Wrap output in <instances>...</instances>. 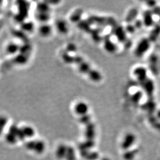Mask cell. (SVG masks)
Returning <instances> with one entry per match:
<instances>
[{
    "mask_svg": "<svg viewBox=\"0 0 160 160\" xmlns=\"http://www.w3.org/2000/svg\"><path fill=\"white\" fill-rule=\"evenodd\" d=\"M143 23L142 21L140 20H136L135 22H134V24L133 25L135 26L136 29H140L142 26H143Z\"/></svg>",
    "mask_w": 160,
    "mask_h": 160,
    "instance_id": "cell-30",
    "label": "cell"
},
{
    "mask_svg": "<svg viewBox=\"0 0 160 160\" xmlns=\"http://www.w3.org/2000/svg\"><path fill=\"white\" fill-rule=\"evenodd\" d=\"M149 68L152 74L158 75L160 73V61L158 56L152 53L148 58Z\"/></svg>",
    "mask_w": 160,
    "mask_h": 160,
    "instance_id": "cell-4",
    "label": "cell"
},
{
    "mask_svg": "<svg viewBox=\"0 0 160 160\" xmlns=\"http://www.w3.org/2000/svg\"><path fill=\"white\" fill-rule=\"evenodd\" d=\"M146 3H147V5L148 6V7L153 8L156 6L157 2L155 1H147Z\"/></svg>",
    "mask_w": 160,
    "mask_h": 160,
    "instance_id": "cell-32",
    "label": "cell"
},
{
    "mask_svg": "<svg viewBox=\"0 0 160 160\" xmlns=\"http://www.w3.org/2000/svg\"><path fill=\"white\" fill-rule=\"evenodd\" d=\"M142 92L141 91H138L135 92L134 94H133L131 96L132 102L134 104H138L139 103V102L141 101L142 97Z\"/></svg>",
    "mask_w": 160,
    "mask_h": 160,
    "instance_id": "cell-22",
    "label": "cell"
},
{
    "mask_svg": "<svg viewBox=\"0 0 160 160\" xmlns=\"http://www.w3.org/2000/svg\"><path fill=\"white\" fill-rule=\"evenodd\" d=\"M102 28H98L96 29H92L90 33L92 34V38L93 40H94L96 42H100L101 40H103V38H102L100 35V33H102Z\"/></svg>",
    "mask_w": 160,
    "mask_h": 160,
    "instance_id": "cell-17",
    "label": "cell"
},
{
    "mask_svg": "<svg viewBox=\"0 0 160 160\" xmlns=\"http://www.w3.org/2000/svg\"><path fill=\"white\" fill-rule=\"evenodd\" d=\"M136 141V137L134 134L129 133L126 134L123 138L121 144L122 148L124 150H128L134 144Z\"/></svg>",
    "mask_w": 160,
    "mask_h": 160,
    "instance_id": "cell-6",
    "label": "cell"
},
{
    "mask_svg": "<svg viewBox=\"0 0 160 160\" xmlns=\"http://www.w3.org/2000/svg\"><path fill=\"white\" fill-rule=\"evenodd\" d=\"M7 124V119L5 118H0V135L3 131L4 127Z\"/></svg>",
    "mask_w": 160,
    "mask_h": 160,
    "instance_id": "cell-28",
    "label": "cell"
},
{
    "mask_svg": "<svg viewBox=\"0 0 160 160\" xmlns=\"http://www.w3.org/2000/svg\"><path fill=\"white\" fill-rule=\"evenodd\" d=\"M135 30H136V28H135V26L132 24H128L126 26V28H125L126 32H128L130 34L133 33L135 32Z\"/></svg>",
    "mask_w": 160,
    "mask_h": 160,
    "instance_id": "cell-27",
    "label": "cell"
},
{
    "mask_svg": "<svg viewBox=\"0 0 160 160\" xmlns=\"http://www.w3.org/2000/svg\"><path fill=\"white\" fill-rule=\"evenodd\" d=\"M151 42L148 38H143L139 41L135 50V55L138 58L142 57L148 51L150 47Z\"/></svg>",
    "mask_w": 160,
    "mask_h": 160,
    "instance_id": "cell-3",
    "label": "cell"
},
{
    "mask_svg": "<svg viewBox=\"0 0 160 160\" xmlns=\"http://www.w3.org/2000/svg\"><path fill=\"white\" fill-rule=\"evenodd\" d=\"M66 160H76V155L74 149L71 147H68L67 152L65 158Z\"/></svg>",
    "mask_w": 160,
    "mask_h": 160,
    "instance_id": "cell-20",
    "label": "cell"
},
{
    "mask_svg": "<svg viewBox=\"0 0 160 160\" xmlns=\"http://www.w3.org/2000/svg\"><path fill=\"white\" fill-rule=\"evenodd\" d=\"M26 148L36 154L41 155L45 152L46 145L43 141L40 140H32L26 143Z\"/></svg>",
    "mask_w": 160,
    "mask_h": 160,
    "instance_id": "cell-2",
    "label": "cell"
},
{
    "mask_svg": "<svg viewBox=\"0 0 160 160\" xmlns=\"http://www.w3.org/2000/svg\"><path fill=\"white\" fill-rule=\"evenodd\" d=\"M138 14V11L137 8H132L129 12H128L126 17H125V22L128 24H131L132 22L136 20V18Z\"/></svg>",
    "mask_w": 160,
    "mask_h": 160,
    "instance_id": "cell-15",
    "label": "cell"
},
{
    "mask_svg": "<svg viewBox=\"0 0 160 160\" xmlns=\"http://www.w3.org/2000/svg\"><path fill=\"white\" fill-rule=\"evenodd\" d=\"M80 121L81 123L87 125L88 123H90V115L88 114H85L84 116H82L81 119H80Z\"/></svg>",
    "mask_w": 160,
    "mask_h": 160,
    "instance_id": "cell-26",
    "label": "cell"
},
{
    "mask_svg": "<svg viewBox=\"0 0 160 160\" xmlns=\"http://www.w3.org/2000/svg\"><path fill=\"white\" fill-rule=\"evenodd\" d=\"M153 13L151 10H147L143 12V24L147 27H151L154 24L153 20Z\"/></svg>",
    "mask_w": 160,
    "mask_h": 160,
    "instance_id": "cell-10",
    "label": "cell"
},
{
    "mask_svg": "<svg viewBox=\"0 0 160 160\" xmlns=\"http://www.w3.org/2000/svg\"><path fill=\"white\" fill-rule=\"evenodd\" d=\"M82 10H81V9H78L76 12H75L71 16V20L76 22H78L79 21L81 17V15H82Z\"/></svg>",
    "mask_w": 160,
    "mask_h": 160,
    "instance_id": "cell-24",
    "label": "cell"
},
{
    "mask_svg": "<svg viewBox=\"0 0 160 160\" xmlns=\"http://www.w3.org/2000/svg\"><path fill=\"white\" fill-rule=\"evenodd\" d=\"M157 118L158 119H160V110H159L157 112Z\"/></svg>",
    "mask_w": 160,
    "mask_h": 160,
    "instance_id": "cell-34",
    "label": "cell"
},
{
    "mask_svg": "<svg viewBox=\"0 0 160 160\" xmlns=\"http://www.w3.org/2000/svg\"><path fill=\"white\" fill-rule=\"evenodd\" d=\"M68 146L65 145V144H60L58 146L57 148L56 149L55 154L57 158L59 160L65 159L67 152Z\"/></svg>",
    "mask_w": 160,
    "mask_h": 160,
    "instance_id": "cell-13",
    "label": "cell"
},
{
    "mask_svg": "<svg viewBox=\"0 0 160 160\" xmlns=\"http://www.w3.org/2000/svg\"><path fill=\"white\" fill-rule=\"evenodd\" d=\"M123 43H124V46L125 48H129L132 45L131 40L127 39Z\"/></svg>",
    "mask_w": 160,
    "mask_h": 160,
    "instance_id": "cell-33",
    "label": "cell"
},
{
    "mask_svg": "<svg viewBox=\"0 0 160 160\" xmlns=\"http://www.w3.org/2000/svg\"></svg>",
    "mask_w": 160,
    "mask_h": 160,
    "instance_id": "cell-35",
    "label": "cell"
},
{
    "mask_svg": "<svg viewBox=\"0 0 160 160\" xmlns=\"http://www.w3.org/2000/svg\"><path fill=\"white\" fill-rule=\"evenodd\" d=\"M91 24H96L98 26H111L112 28L117 26V22L113 17H100L92 16L87 20Z\"/></svg>",
    "mask_w": 160,
    "mask_h": 160,
    "instance_id": "cell-1",
    "label": "cell"
},
{
    "mask_svg": "<svg viewBox=\"0 0 160 160\" xmlns=\"http://www.w3.org/2000/svg\"><path fill=\"white\" fill-rule=\"evenodd\" d=\"M85 135L87 140H92L95 135V127L92 123H89L86 125Z\"/></svg>",
    "mask_w": 160,
    "mask_h": 160,
    "instance_id": "cell-16",
    "label": "cell"
},
{
    "mask_svg": "<svg viewBox=\"0 0 160 160\" xmlns=\"http://www.w3.org/2000/svg\"><path fill=\"white\" fill-rule=\"evenodd\" d=\"M133 74L137 77L140 85L147 80V69L142 67H139L134 69Z\"/></svg>",
    "mask_w": 160,
    "mask_h": 160,
    "instance_id": "cell-7",
    "label": "cell"
},
{
    "mask_svg": "<svg viewBox=\"0 0 160 160\" xmlns=\"http://www.w3.org/2000/svg\"><path fill=\"white\" fill-rule=\"evenodd\" d=\"M50 30H51V28L49 27H48V26H43L40 29L42 34H44V35L48 34L50 32Z\"/></svg>",
    "mask_w": 160,
    "mask_h": 160,
    "instance_id": "cell-29",
    "label": "cell"
},
{
    "mask_svg": "<svg viewBox=\"0 0 160 160\" xmlns=\"http://www.w3.org/2000/svg\"><path fill=\"white\" fill-rule=\"evenodd\" d=\"M149 121L151 124L153 125L154 128L160 131V122H158L157 117H155L153 114H149Z\"/></svg>",
    "mask_w": 160,
    "mask_h": 160,
    "instance_id": "cell-23",
    "label": "cell"
},
{
    "mask_svg": "<svg viewBox=\"0 0 160 160\" xmlns=\"http://www.w3.org/2000/svg\"><path fill=\"white\" fill-rule=\"evenodd\" d=\"M20 129L24 138H30L34 135V129L30 126H24Z\"/></svg>",
    "mask_w": 160,
    "mask_h": 160,
    "instance_id": "cell-18",
    "label": "cell"
},
{
    "mask_svg": "<svg viewBox=\"0 0 160 160\" xmlns=\"http://www.w3.org/2000/svg\"><path fill=\"white\" fill-rule=\"evenodd\" d=\"M112 33L116 37L119 42L124 43L128 39L126 37V32L122 26L117 25L114 28H112Z\"/></svg>",
    "mask_w": 160,
    "mask_h": 160,
    "instance_id": "cell-5",
    "label": "cell"
},
{
    "mask_svg": "<svg viewBox=\"0 0 160 160\" xmlns=\"http://www.w3.org/2000/svg\"><path fill=\"white\" fill-rule=\"evenodd\" d=\"M160 36V24H155L149 35V40L151 42H156Z\"/></svg>",
    "mask_w": 160,
    "mask_h": 160,
    "instance_id": "cell-12",
    "label": "cell"
},
{
    "mask_svg": "<svg viewBox=\"0 0 160 160\" xmlns=\"http://www.w3.org/2000/svg\"><path fill=\"white\" fill-rule=\"evenodd\" d=\"M152 12L153 14H155L157 16H160V6H155L154 8H152Z\"/></svg>",
    "mask_w": 160,
    "mask_h": 160,
    "instance_id": "cell-31",
    "label": "cell"
},
{
    "mask_svg": "<svg viewBox=\"0 0 160 160\" xmlns=\"http://www.w3.org/2000/svg\"><path fill=\"white\" fill-rule=\"evenodd\" d=\"M136 154V152L133 151H127L124 155V158L126 160H131L135 157Z\"/></svg>",
    "mask_w": 160,
    "mask_h": 160,
    "instance_id": "cell-25",
    "label": "cell"
},
{
    "mask_svg": "<svg viewBox=\"0 0 160 160\" xmlns=\"http://www.w3.org/2000/svg\"><path fill=\"white\" fill-rule=\"evenodd\" d=\"M6 140L7 143L13 145L17 142L18 139L16 135L9 132L6 136Z\"/></svg>",
    "mask_w": 160,
    "mask_h": 160,
    "instance_id": "cell-19",
    "label": "cell"
},
{
    "mask_svg": "<svg viewBox=\"0 0 160 160\" xmlns=\"http://www.w3.org/2000/svg\"><path fill=\"white\" fill-rule=\"evenodd\" d=\"M88 110V107L87 104L84 102H79L77 103L75 106V112L77 114L84 116L87 114Z\"/></svg>",
    "mask_w": 160,
    "mask_h": 160,
    "instance_id": "cell-14",
    "label": "cell"
},
{
    "mask_svg": "<svg viewBox=\"0 0 160 160\" xmlns=\"http://www.w3.org/2000/svg\"><path fill=\"white\" fill-rule=\"evenodd\" d=\"M90 25L91 24L89 23V22L87 21H81L79 23V27L81 29H82V30L90 33L92 31V29L90 28Z\"/></svg>",
    "mask_w": 160,
    "mask_h": 160,
    "instance_id": "cell-21",
    "label": "cell"
},
{
    "mask_svg": "<svg viewBox=\"0 0 160 160\" xmlns=\"http://www.w3.org/2000/svg\"><path fill=\"white\" fill-rule=\"evenodd\" d=\"M141 108L143 110L147 111L149 114H153L156 109V104L152 98H149V100L141 106Z\"/></svg>",
    "mask_w": 160,
    "mask_h": 160,
    "instance_id": "cell-11",
    "label": "cell"
},
{
    "mask_svg": "<svg viewBox=\"0 0 160 160\" xmlns=\"http://www.w3.org/2000/svg\"></svg>",
    "mask_w": 160,
    "mask_h": 160,
    "instance_id": "cell-36",
    "label": "cell"
},
{
    "mask_svg": "<svg viewBox=\"0 0 160 160\" xmlns=\"http://www.w3.org/2000/svg\"><path fill=\"white\" fill-rule=\"evenodd\" d=\"M104 47L105 50L109 53H114L117 50V46L110 40V36L107 34L103 38Z\"/></svg>",
    "mask_w": 160,
    "mask_h": 160,
    "instance_id": "cell-9",
    "label": "cell"
},
{
    "mask_svg": "<svg viewBox=\"0 0 160 160\" xmlns=\"http://www.w3.org/2000/svg\"><path fill=\"white\" fill-rule=\"evenodd\" d=\"M149 98H152L154 92V83L153 81L148 78L143 83L141 84Z\"/></svg>",
    "mask_w": 160,
    "mask_h": 160,
    "instance_id": "cell-8",
    "label": "cell"
}]
</instances>
